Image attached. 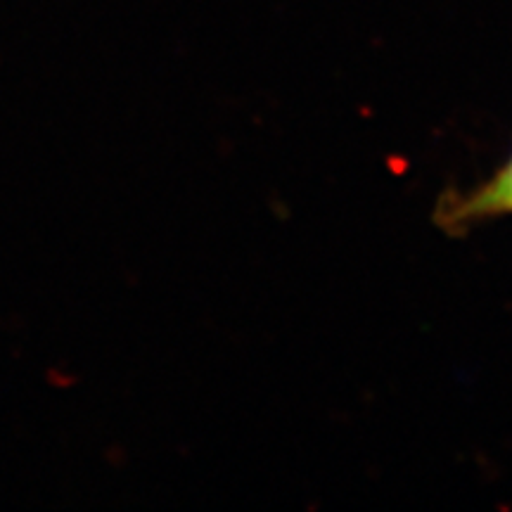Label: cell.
<instances>
[{"label":"cell","mask_w":512,"mask_h":512,"mask_svg":"<svg viewBox=\"0 0 512 512\" xmlns=\"http://www.w3.org/2000/svg\"><path fill=\"white\" fill-rule=\"evenodd\" d=\"M512 216V152L486 181L463 192H451L437 207L439 228L463 233L486 221Z\"/></svg>","instance_id":"1"}]
</instances>
